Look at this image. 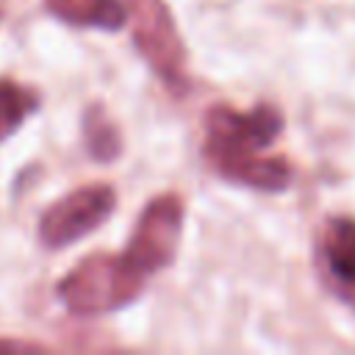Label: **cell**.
I'll return each instance as SVG.
<instances>
[{"instance_id": "5b68a950", "label": "cell", "mask_w": 355, "mask_h": 355, "mask_svg": "<svg viewBox=\"0 0 355 355\" xmlns=\"http://www.w3.org/2000/svg\"><path fill=\"white\" fill-rule=\"evenodd\" d=\"M116 208V191L108 183H89L58 202H53L39 219V239L50 250H64L78 239L94 233Z\"/></svg>"}, {"instance_id": "ba28073f", "label": "cell", "mask_w": 355, "mask_h": 355, "mask_svg": "<svg viewBox=\"0 0 355 355\" xmlns=\"http://www.w3.org/2000/svg\"><path fill=\"white\" fill-rule=\"evenodd\" d=\"M44 11L75 28L122 31L128 25V3L122 0H44Z\"/></svg>"}, {"instance_id": "277c9868", "label": "cell", "mask_w": 355, "mask_h": 355, "mask_svg": "<svg viewBox=\"0 0 355 355\" xmlns=\"http://www.w3.org/2000/svg\"><path fill=\"white\" fill-rule=\"evenodd\" d=\"M283 130L280 108L261 103L250 111H239L230 105H214L205 111V158L216 155H239V153H261L269 147Z\"/></svg>"}, {"instance_id": "7a4b0ae2", "label": "cell", "mask_w": 355, "mask_h": 355, "mask_svg": "<svg viewBox=\"0 0 355 355\" xmlns=\"http://www.w3.org/2000/svg\"><path fill=\"white\" fill-rule=\"evenodd\" d=\"M133 44L147 67L175 92L186 86V47L164 0H128Z\"/></svg>"}, {"instance_id": "8fae6325", "label": "cell", "mask_w": 355, "mask_h": 355, "mask_svg": "<svg viewBox=\"0 0 355 355\" xmlns=\"http://www.w3.org/2000/svg\"><path fill=\"white\" fill-rule=\"evenodd\" d=\"M0 352H42V347H39V344H33V341L0 338Z\"/></svg>"}, {"instance_id": "52a82bcc", "label": "cell", "mask_w": 355, "mask_h": 355, "mask_svg": "<svg viewBox=\"0 0 355 355\" xmlns=\"http://www.w3.org/2000/svg\"><path fill=\"white\" fill-rule=\"evenodd\" d=\"M208 164L227 180L258 189V191H283L291 186V164L280 155H258V153H239V155H216Z\"/></svg>"}, {"instance_id": "30bf717a", "label": "cell", "mask_w": 355, "mask_h": 355, "mask_svg": "<svg viewBox=\"0 0 355 355\" xmlns=\"http://www.w3.org/2000/svg\"><path fill=\"white\" fill-rule=\"evenodd\" d=\"M83 141H86V150L92 153L94 161L111 164L119 155L122 139H119V130H116V125L111 122V116L105 114L103 105H89L86 108V114H83Z\"/></svg>"}, {"instance_id": "6da1fadb", "label": "cell", "mask_w": 355, "mask_h": 355, "mask_svg": "<svg viewBox=\"0 0 355 355\" xmlns=\"http://www.w3.org/2000/svg\"><path fill=\"white\" fill-rule=\"evenodd\" d=\"M147 280L122 258V252H92L58 280L55 294L69 313L100 316L136 302Z\"/></svg>"}, {"instance_id": "9c48e42d", "label": "cell", "mask_w": 355, "mask_h": 355, "mask_svg": "<svg viewBox=\"0 0 355 355\" xmlns=\"http://www.w3.org/2000/svg\"><path fill=\"white\" fill-rule=\"evenodd\" d=\"M39 94L17 80L0 78V141H6L11 133L22 128V122L36 114Z\"/></svg>"}, {"instance_id": "3957f363", "label": "cell", "mask_w": 355, "mask_h": 355, "mask_svg": "<svg viewBox=\"0 0 355 355\" xmlns=\"http://www.w3.org/2000/svg\"><path fill=\"white\" fill-rule=\"evenodd\" d=\"M183 216H186V208L180 194L175 191L153 197L150 205L139 214V222L130 233V241L122 258L144 280H150L155 272H161L175 261L180 236H183Z\"/></svg>"}, {"instance_id": "8992f818", "label": "cell", "mask_w": 355, "mask_h": 355, "mask_svg": "<svg viewBox=\"0 0 355 355\" xmlns=\"http://www.w3.org/2000/svg\"><path fill=\"white\" fill-rule=\"evenodd\" d=\"M319 266L327 288L355 311V219L333 216L319 236Z\"/></svg>"}]
</instances>
